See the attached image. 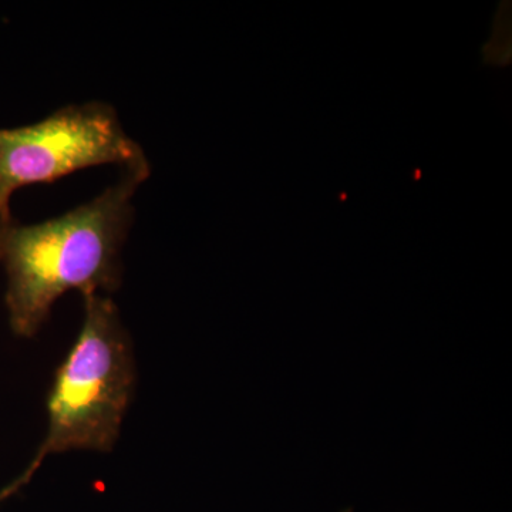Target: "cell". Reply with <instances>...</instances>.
Returning <instances> with one entry per match:
<instances>
[{"label":"cell","mask_w":512,"mask_h":512,"mask_svg":"<svg viewBox=\"0 0 512 512\" xmlns=\"http://www.w3.org/2000/svg\"><path fill=\"white\" fill-rule=\"evenodd\" d=\"M84 318L47 394V431L22 477L5 491L25 485L53 454L87 450L110 453L136 387L133 345L111 296L87 295Z\"/></svg>","instance_id":"obj_2"},{"label":"cell","mask_w":512,"mask_h":512,"mask_svg":"<svg viewBox=\"0 0 512 512\" xmlns=\"http://www.w3.org/2000/svg\"><path fill=\"white\" fill-rule=\"evenodd\" d=\"M146 177L120 180L56 218L8 229L2 262L8 274L9 323L33 338L57 299L69 291L110 296L123 281L121 252L134 218V195Z\"/></svg>","instance_id":"obj_1"},{"label":"cell","mask_w":512,"mask_h":512,"mask_svg":"<svg viewBox=\"0 0 512 512\" xmlns=\"http://www.w3.org/2000/svg\"><path fill=\"white\" fill-rule=\"evenodd\" d=\"M12 222L13 218L12 215H10V211L0 210V261H2L3 258L6 234H8V229L10 225H12Z\"/></svg>","instance_id":"obj_4"},{"label":"cell","mask_w":512,"mask_h":512,"mask_svg":"<svg viewBox=\"0 0 512 512\" xmlns=\"http://www.w3.org/2000/svg\"><path fill=\"white\" fill-rule=\"evenodd\" d=\"M99 165L150 177L151 164L104 101L70 104L35 124L0 128V210L10 211L13 192L26 185L53 183Z\"/></svg>","instance_id":"obj_3"}]
</instances>
